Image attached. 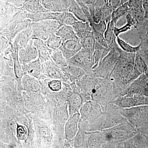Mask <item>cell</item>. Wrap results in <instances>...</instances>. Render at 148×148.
I'll use <instances>...</instances> for the list:
<instances>
[{"mask_svg":"<svg viewBox=\"0 0 148 148\" xmlns=\"http://www.w3.org/2000/svg\"><path fill=\"white\" fill-rule=\"evenodd\" d=\"M121 0H108L109 5L113 11L121 5Z\"/></svg>","mask_w":148,"mask_h":148,"instance_id":"cell-36","label":"cell"},{"mask_svg":"<svg viewBox=\"0 0 148 148\" xmlns=\"http://www.w3.org/2000/svg\"><path fill=\"white\" fill-rule=\"evenodd\" d=\"M60 67L51 60L44 62V72L51 77L60 79L63 77L64 73Z\"/></svg>","mask_w":148,"mask_h":148,"instance_id":"cell-17","label":"cell"},{"mask_svg":"<svg viewBox=\"0 0 148 148\" xmlns=\"http://www.w3.org/2000/svg\"><path fill=\"white\" fill-rule=\"evenodd\" d=\"M130 0H121V5L125 3L128 2Z\"/></svg>","mask_w":148,"mask_h":148,"instance_id":"cell-41","label":"cell"},{"mask_svg":"<svg viewBox=\"0 0 148 148\" xmlns=\"http://www.w3.org/2000/svg\"><path fill=\"white\" fill-rule=\"evenodd\" d=\"M145 84L146 87L148 89V76H147L145 78Z\"/></svg>","mask_w":148,"mask_h":148,"instance_id":"cell-40","label":"cell"},{"mask_svg":"<svg viewBox=\"0 0 148 148\" xmlns=\"http://www.w3.org/2000/svg\"><path fill=\"white\" fill-rule=\"evenodd\" d=\"M38 58L35 61L25 64H22V68L24 72L35 77H39L44 72L43 65Z\"/></svg>","mask_w":148,"mask_h":148,"instance_id":"cell-14","label":"cell"},{"mask_svg":"<svg viewBox=\"0 0 148 148\" xmlns=\"http://www.w3.org/2000/svg\"><path fill=\"white\" fill-rule=\"evenodd\" d=\"M42 3L49 11L61 12L69 11L70 0H44Z\"/></svg>","mask_w":148,"mask_h":148,"instance_id":"cell-9","label":"cell"},{"mask_svg":"<svg viewBox=\"0 0 148 148\" xmlns=\"http://www.w3.org/2000/svg\"><path fill=\"white\" fill-rule=\"evenodd\" d=\"M78 20L74 14L69 11H67L58 12L56 21H57L61 27L64 25L72 26Z\"/></svg>","mask_w":148,"mask_h":148,"instance_id":"cell-22","label":"cell"},{"mask_svg":"<svg viewBox=\"0 0 148 148\" xmlns=\"http://www.w3.org/2000/svg\"><path fill=\"white\" fill-rule=\"evenodd\" d=\"M25 1V0H24V1Z\"/></svg>","mask_w":148,"mask_h":148,"instance_id":"cell-43","label":"cell"},{"mask_svg":"<svg viewBox=\"0 0 148 148\" xmlns=\"http://www.w3.org/2000/svg\"><path fill=\"white\" fill-rule=\"evenodd\" d=\"M49 86L51 90L53 91H58L61 89V83L58 80H53L49 83Z\"/></svg>","mask_w":148,"mask_h":148,"instance_id":"cell-35","label":"cell"},{"mask_svg":"<svg viewBox=\"0 0 148 148\" xmlns=\"http://www.w3.org/2000/svg\"><path fill=\"white\" fill-rule=\"evenodd\" d=\"M68 11L74 14L79 20L84 22L87 21L84 12L76 0H70Z\"/></svg>","mask_w":148,"mask_h":148,"instance_id":"cell-23","label":"cell"},{"mask_svg":"<svg viewBox=\"0 0 148 148\" xmlns=\"http://www.w3.org/2000/svg\"><path fill=\"white\" fill-rule=\"evenodd\" d=\"M93 52L82 48L71 58L67 60L68 65L78 67L89 73L94 66Z\"/></svg>","mask_w":148,"mask_h":148,"instance_id":"cell-4","label":"cell"},{"mask_svg":"<svg viewBox=\"0 0 148 148\" xmlns=\"http://www.w3.org/2000/svg\"><path fill=\"white\" fill-rule=\"evenodd\" d=\"M116 42L119 47L124 52L129 53H136L141 49V44L136 46H133L127 42L122 39L119 36L116 37Z\"/></svg>","mask_w":148,"mask_h":148,"instance_id":"cell-26","label":"cell"},{"mask_svg":"<svg viewBox=\"0 0 148 148\" xmlns=\"http://www.w3.org/2000/svg\"><path fill=\"white\" fill-rule=\"evenodd\" d=\"M56 34L61 38L62 42L69 40H79L72 26L68 25L61 26Z\"/></svg>","mask_w":148,"mask_h":148,"instance_id":"cell-18","label":"cell"},{"mask_svg":"<svg viewBox=\"0 0 148 148\" xmlns=\"http://www.w3.org/2000/svg\"><path fill=\"white\" fill-rule=\"evenodd\" d=\"M127 3L128 6H130L135 4H143V0H130Z\"/></svg>","mask_w":148,"mask_h":148,"instance_id":"cell-39","label":"cell"},{"mask_svg":"<svg viewBox=\"0 0 148 148\" xmlns=\"http://www.w3.org/2000/svg\"><path fill=\"white\" fill-rule=\"evenodd\" d=\"M0 1L10 3L18 7L22 6L24 1V0H0Z\"/></svg>","mask_w":148,"mask_h":148,"instance_id":"cell-37","label":"cell"},{"mask_svg":"<svg viewBox=\"0 0 148 148\" xmlns=\"http://www.w3.org/2000/svg\"><path fill=\"white\" fill-rule=\"evenodd\" d=\"M31 26L33 38H37L44 41L47 40L50 35L56 34L61 27L60 24L54 20L32 22Z\"/></svg>","mask_w":148,"mask_h":148,"instance_id":"cell-3","label":"cell"},{"mask_svg":"<svg viewBox=\"0 0 148 148\" xmlns=\"http://www.w3.org/2000/svg\"><path fill=\"white\" fill-rule=\"evenodd\" d=\"M45 41L48 47L52 50L59 48L62 43L61 38L56 34L50 35Z\"/></svg>","mask_w":148,"mask_h":148,"instance_id":"cell-30","label":"cell"},{"mask_svg":"<svg viewBox=\"0 0 148 148\" xmlns=\"http://www.w3.org/2000/svg\"><path fill=\"white\" fill-rule=\"evenodd\" d=\"M101 110L98 104L92 101H88L81 107L80 115L83 118L88 119L98 116L101 113Z\"/></svg>","mask_w":148,"mask_h":148,"instance_id":"cell-13","label":"cell"},{"mask_svg":"<svg viewBox=\"0 0 148 148\" xmlns=\"http://www.w3.org/2000/svg\"><path fill=\"white\" fill-rule=\"evenodd\" d=\"M108 140L115 142H121L126 140L130 136V132L125 127L118 126L108 130L105 132Z\"/></svg>","mask_w":148,"mask_h":148,"instance_id":"cell-8","label":"cell"},{"mask_svg":"<svg viewBox=\"0 0 148 148\" xmlns=\"http://www.w3.org/2000/svg\"><path fill=\"white\" fill-rule=\"evenodd\" d=\"M32 38V30L30 25L27 29L16 35L12 43L17 46L20 49L26 47Z\"/></svg>","mask_w":148,"mask_h":148,"instance_id":"cell-16","label":"cell"},{"mask_svg":"<svg viewBox=\"0 0 148 148\" xmlns=\"http://www.w3.org/2000/svg\"><path fill=\"white\" fill-rule=\"evenodd\" d=\"M122 50L118 45L110 48L108 53L102 59L96 68L93 69L94 75L104 77L111 74L119 58Z\"/></svg>","mask_w":148,"mask_h":148,"instance_id":"cell-2","label":"cell"},{"mask_svg":"<svg viewBox=\"0 0 148 148\" xmlns=\"http://www.w3.org/2000/svg\"><path fill=\"white\" fill-rule=\"evenodd\" d=\"M18 58L21 65L28 64L38 58V51L33 39L30 40L26 47L19 49Z\"/></svg>","mask_w":148,"mask_h":148,"instance_id":"cell-6","label":"cell"},{"mask_svg":"<svg viewBox=\"0 0 148 148\" xmlns=\"http://www.w3.org/2000/svg\"><path fill=\"white\" fill-rule=\"evenodd\" d=\"M138 31L141 44L140 50L148 52V18H146L143 23L135 28Z\"/></svg>","mask_w":148,"mask_h":148,"instance_id":"cell-15","label":"cell"},{"mask_svg":"<svg viewBox=\"0 0 148 148\" xmlns=\"http://www.w3.org/2000/svg\"><path fill=\"white\" fill-rule=\"evenodd\" d=\"M64 74L70 78L76 79L82 77L85 74L83 69L71 65L61 68Z\"/></svg>","mask_w":148,"mask_h":148,"instance_id":"cell-24","label":"cell"},{"mask_svg":"<svg viewBox=\"0 0 148 148\" xmlns=\"http://www.w3.org/2000/svg\"><path fill=\"white\" fill-rule=\"evenodd\" d=\"M42 1H44V0H41Z\"/></svg>","mask_w":148,"mask_h":148,"instance_id":"cell-42","label":"cell"},{"mask_svg":"<svg viewBox=\"0 0 148 148\" xmlns=\"http://www.w3.org/2000/svg\"><path fill=\"white\" fill-rule=\"evenodd\" d=\"M32 39L38 50V58L41 61L45 62L51 59L52 49L48 47L45 41L37 38H33Z\"/></svg>","mask_w":148,"mask_h":148,"instance_id":"cell-10","label":"cell"},{"mask_svg":"<svg viewBox=\"0 0 148 148\" xmlns=\"http://www.w3.org/2000/svg\"><path fill=\"white\" fill-rule=\"evenodd\" d=\"M143 4L145 13V19L148 18V0H143Z\"/></svg>","mask_w":148,"mask_h":148,"instance_id":"cell-38","label":"cell"},{"mask_svg":"<svg viewBox=\"0 0 148 148\" xmlns=\"http://www.w3.org/2000/svg\"><path fill=\"white\" fill-rule=\"evenodd\" d=\"M80 114L75 113L68 120L65 125V132L66 138L71 140L76 135L78 131V124Z\"/></svg>","mask_w":148,"mask_h":148,"instance_id":"cell-12","label":"cell"},{"mask_svg":"<svg viewBox=\"0 0 148 148\" xmlns=\"http://www.w3.org/2000/svg\"><path fill=\"white\" fill-rule=\"evenodd\" d=\"M51 59L61 68L66 67L68 65L67 59L59 48L52 50Z\"/></svg>","mask_w":148,"mask_h":148,"instance_id":"cell-27","label":"cell"},{"mask_svg":"<svg viewBox=\"0 0 148 148\" xmlns=\"http://www.w3.org/2000/svg\"><path fill=\"white\" fill-rule=\"evenodd\" d=\"M28 13L20 10L11 19L8 25L0 31V36L5 37L10 42H13L16 35L27 29L32 21L28 19Z\"/></svg>","mask_w":148,"mask_h":148,"instance_id":"cell-1","label":"cell"},{"mask_svg":"<svg viewBox=\"0 0 148 148\" xmlns=\"http://www.w3.org/2000/svg\"><path fill=\"white\" fill-rule=\"evenodd\" d=\"M110 51V49L105 47L96 42L93 53L94 66L93 69H95L98 66L100 61L103 59Z\"/></svg>","mask_w":148,"mask_h":148,"instance_id":"cell-21","label":"cell"},{"mask_svg":"<svg viewBox=\"0 0 148 148\" xmlns=\"http://www.w3.org/2000/svg\"><path fill=\"white\" fill-rule=\"evenodd\" d=\"M132 28H133V27L131 24L125 22V24H124L122 27H120V28H117L116 27H115V34L116 37L119 36L121 34L128 32Z\"/></svg>","mask_w":148,"mask_h":148,"instance_id":"cell-34","label":"cell"},{"mask_svg":"<svg viewBox=\"0 0 148 148\" xmlns=\"http://www.w3.org/2000/svg\"><path fill=\"white\" fill-rule=\"evenodd\" d=\"M129 13L138 23L137 26L145 21V13L143 8V4L134 5L129 7Z\"/></svg>","mask_w":148,"mask_h":148,"instance_id":"cell-20","label":"cell"},{"mask_svg":"<svg viewBox=\"0 0 148 148\" xmlns=\"http://www.w3.org/2000/svg\"><path fill=\"white\" fill-rule=\"evenodd\" d=\"M129 12V8L127 2L121 5L113 11L112 13V21L114 23L116 27L118 21L122 17L124 16L125 17Z\"/></svg>","mask_w":148,"mask_h":148,"instance_id":"cell-25","label":"cell"},{"mask_svg":"<svg viewBox=\"0 0 148 148\" xmlns=\"http://www.w3.org/2000/svg\"><path fill=\"white\" fill-rule=\"evenodd\" d=\"M59 49L67 60L71 58L82 49L79 40H71L63 42Z\"/></svg>","mask_w":148,"mask_h":148,"instance_id":"cell-7","label":"cell"},{"mask_svg":"<svg viewBox=\"0 0 148 148\" xmlns=\"http://www.w3.org/2000/svg\"><path fill=\"white\" fill-rule=\"evenodd\" d=\"M16 135L18 140H25L27 138V130L26 127L17 123Z\"/></svg>","mask_w":148,"mask_h":148,"instance_id":"cell-33","label":"cell"},{"mask_svg":"<svg viewBox=\"0 0 148 148\" xmlns=\"http://www.w3.org/2000/svg\"><path fill=\"white\" fill-rule=\"evenodd\" d=\"M115 27L114 23L111 20L107 24V29L104 33V38L110 49L118 44L116 40L117 37L114 32Z\"/></svg>","mask_w":148,"mask_h":148,"instance_id":"cell-19","label":"cell"},{"mask_svg":"<svg viewBox=\"0 0 148 148\" xmlns=\"http://www.w3.org/2000/svg\"><path fill=\"white\" fill-rule=\"evenodd\" d=\"M19 8L32 14H36L41 12L49 11L43 5L41 0H25L23 5Z\"/></svg>","mask_w":148,"mask_h":148,"instance_id":"cell-11","label":"cell"},{"mask_svg":"<svg viewBox=\"0 0 148 148\" xmlns=\"http://www.w3.org/2000/svg\"><path fill=\"white\" fill-rule=\"evenodd\" d=\"M82 98L80 95L73 93L70 96L69 99V106L73 112L75 113L77 110L81 107Z\"/></svg>","mask_w":148,"mask_h":148,"instance_id":"cell-29","label":"cell"},{"mask_svg":"<svg viewBox=\"0 0 148 148\" xmlns=\"http://www.w3.org/2000/svg\"><path fill=\"white\" fill-rule=\"evenodd\" d=\"M135 64L136 68L141 74L145 73L148 71L147 64L140 51L135 54Z\"/></svg>","mask_w":148,"mask_h":148,"instance_id":"cell-28","label":"cell"},{"mask_svg":"<svg viewBox=\"0 0 148 148\" xmlns=\"http://www.w3.org/2000/svg\"><path fill=\"white\" fill-rule=\"evenodd\" d=\"M20 10L19 7L10 3L0 1V31L5 28Z\"/></svg>","mask_w":148,"mask_h":148,"instance_id":"cell-5","label":"cell"},{"mask_svg":"<svg viewBox=\"0 0 148 148\" xmlns=\"http://www.w3.org/2000/svg\"><path fill=\"white\" fill-rule=\"evenodd\" d=\"M89 24L92 28L93 34H100L104 36L107 27V24L106 21H101L98 23L93 22Z\"/></svg>","mask_w":148,"mask_h":148,"instance_id":"cell-32","label":"cell"},{"mask_svg":"<svg viewBox=\"0 0 148 148\" xmlns=\"http://www.w3.org/2000/svg\"><path fill=\"white\" fill-rule=\"evenodd\" d=\"M140 101L139 97L133 96V97H128L124 98L121 99L120 104L123 108H131L138 106L142 104Z\"/></svg>","mask_w":148,"mask_h":148,"instance_id":"cell-31","label":"cell"}]
</instances>
